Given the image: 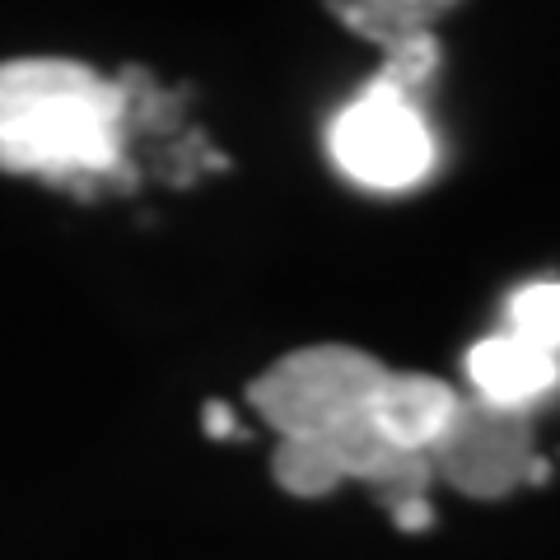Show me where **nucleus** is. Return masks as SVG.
I'll return each mask as SVG.
<instances>
[{
  "label": "nucleus",
  "instance_id": "obj_7",
  "mask_svg": "<svg viewBox=\"0 0 560 560\" xmlns=\"http://www.w3.org/2000/svg\"><path fill=\"white\" fill-rule=\"evenodd\" d=\"M341 24L364 33L383 47H401V43H416L425 38L430 20H440L444 5H420V0H374V5H337Z\"/></svg>",
  "mask_w": 560,
  "mask_h": 560
},
{
  "label": "nucleus",
  "instance_id": "obj_2",
  "mask_svg": "<svg viewBox=\"0 0 560 560\" xmlns=\"http://www.w3.org/2000/svg\"><path fill=\"white\" fill-rule=\"evenodd\" d=\"M388 370L350 346L294 350L253 383V407L285 440H327L331 430L370 416V401Z\"/></svg>",
  "mask_w": 560,
  "mask_h": 560
},
{
  "label": "nucleus",
  "instance_id": "obj_6",
  "mask_svg": "<svg viewBox=\"0 0 560 560\" xmlns=\"http://www.w3.org/2000/svg\"><path fill=\"white\" fill-rule=\"evenodd\" d=\"M467 374L477 383V401H490V407H500V411H523L528 401L556 388L560 364L547 350H537L504 331V337L471 346Z\"/></svg>",
  "mask_w": 560,
  "mask_h": 560
},
{
  "label": "nucleus",
  "instance_id": "obj_10",
  "mask_svg": "<svg viewBox=\"0 0 560 560\" xmlns=\"http://www.w3.org/2000/svg\"><path fill=\"white\" fill-rule=\"evenodd\" d=\"M434 57H440V47H434L430 33H425V38H416V43H401V47H393V51H388V66H383L378 84H388V90L411 94L416 84L434 70Z\"/></svg>",
  "mask_w": 560,
  "mask_h": 560
},
{
  "label": "nucleus",
  "instance_id": "obj_9",
  "mask_svg": "<svg viewBox=\"0 0 560 560\" xmlns=\"http://www.w3.org/2000/svg\"><path fill=\"white\" fill-rule=\"evenodd\" d=\"M510 337L556 355L560 350V280H541V285H528V290L514 294L510 300Z\"/></svg>",
  "mask_w": 560,
  "mask_h": 560
},
{
  "label": "nucleus",
  "instance_id": "obj_12",
  "mask_svg": "<svg viewBox=\"0 0 560 560\" xmlns=\"http://www.w3.org/2000/svg\"><path fill=\"white\" fill-rule=\"evenodd\" d=\"M393 514H397L401 528H430V504H425V495H420V500H401V504H393Z\"/></svg>",
  "mask_w": 560,
  "mask_h": 560
},
{
  "label": "nucleus",
  "instance_id": "obj_3",
  "mask_svg": "<svg viewBox=\"0 0 560 560\" xmlns=\"http://www.w3.org/2000/svg\"><path fill=\"white\" fill-rule=\"evenodd\" d=\"M331 160L346 178L378 191H401L420 183L434 164V140L411 94L370 84L350 108L331 121Z\"/></svg>",
  "mask_w": 560,
  "mask_h": 560
},
{
  "label": "nucleus",
  "instance_id": "obj_11",
  "mask_svg": "<svg viewBox=\"0 0 560 560\" xmlns=\"http://www.w3.org/2000/svg\"><path fill=\"white\" fill-rule=\"evenodd\" d=\"M201 420H206V434H210V440H230V434H238V430H234V411L220 407V401H210V407L201 411Z\"/></svg>",
  "mask_w": 560,
  "mask_h": 560
},
{
  "label": "nucleus",
  "instance_id": "obj_4",
  "mask_svg": "<svg viewBox=\"0 0 560 560\" xmlns=\"http://www.w3.org/2000/svg\"><path fill=\"white\" fill-rule=\"evenodd\" d=\"M430 467L467 490V495H504L523 477H533V453H528V425L523 411H500L490 401H458L444 440L430 448Z\"/></svg>",
  "mask_w": 560,
  "mask_h": 560
},
{
  "label": "nucleus",
  "instance_id": "obj_1",
  "mask_svg": "<svg viewBox=\"0 0 560 560\" xmlns=\"http://www.w3.org/2000/svg\"><path fill=\"white\" fill-rule=\"evenodd\" d=\"M127 94L75 61L0 66V164L14 173H108Z\"/></svg>",
  "mask_w": 560,
  "mask_h": 560
},
{
  "label": "nucleus",
  "instance_id": "obj_5",
  "mask_svg": "<svg viewBox=\"0 0 560 560\" xmlns=\"http://www.w3.org/2000/svg\"><path fill=\"white\" fill-rule=\"evenodd\" d=\"M453 411H458V397L425 374H388L370 401V420L383 440L401 453H425V458L444 440Z\"/></svg>",
  "mask_w": 560,
  "mask_h": 560
},
{
  "label": "nucleus",
  "instance_id": "obj_8",
  "mask_svg": "<svg viewBox=\"0 0 560 560\" xmlns=\"http://www.w3.org/2000/svg\"><path fill=\"white\" fill-rule=\"evenodd\" d=\"M276 481L300 500H318L327 490H337L346 477L323 440H285L276 448Z\"/></svg>",
  "mask_w": 560,
  "mask_h": 560
}]
</instances>
